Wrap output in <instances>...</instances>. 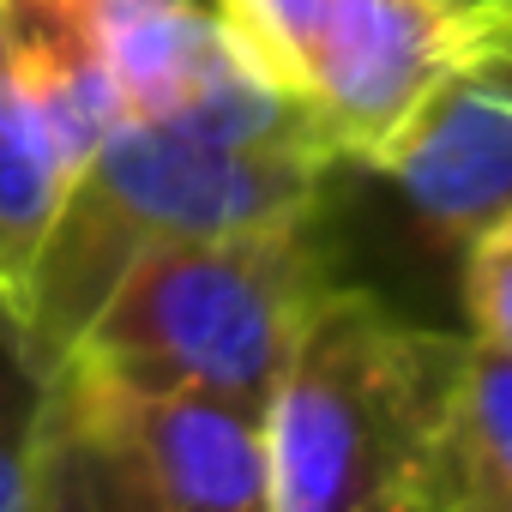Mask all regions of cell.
<instances>
[{
    "instance_id": "obj_1",
    "label": "cell",
    "mask_w": 512,
    "mask_h": 512,
    "mask_svg": "<svg viewBox=\"0 0 512 512\" xmlns=\"http://www.w3.org/2000/svg\"><path fill=\"white\" fill-rule=\"evenodd\" d=\"M470 338L326 290L266 398L272 512H434Z\"/></svg>"
},
{
    "instance_id": "obj_2",
    "label": "cell",
    "mask_w": 512,
    "mask_h": 512,
    "mask_svg": "<svg viewBox=\"0 0 512 512\" xmlns=\"http://www.w3.org/2000/svg\"><path fill=\"white\" fill-rule=\"evenodd\" d=\"M326 157L217 145L163 121H121L85 163L19 320V344L37 368H61L103 296L157 247L260 229L314 223Z\"/></svg>"
},
{
    "instance_id": "obj_3",
    "label": "cell",
    "mask_w": 512,
    "mask_h": 512,
    "mask_svg": "<svg viewBox=\"0 0 512 512\" xmlns=\"http://www.w3.org/2000/svg\"><path fill=\"white\" fill-rule=\"evenodd\" d=\"M326 290L332 278L308 223L175 241L145 253L103 296L67 356L127 386H199L266 404Z\"/></svg>"
},
{
    "instance_id": "obj_4",
    "label": "cell",
    "mask_w": 512,
    "mask_h": 512,
    "mask_svg": "<svg viewBox=\"0 0 512 512\" xmlns=\"http://www.w3.org/2000/svg\"><path fill=\"white\" fill-rule=\"evenodd\" d=\"M37 506L272 512L266 404L199 386H127L67 356L49 374Z\"/></svg>"
},
{
    "instance_id": "obj_5",
    "label": "cell",
    "mask_w": 512,
    "mask_h": 512,
    "mask_svg": "<svg viewBox=\"0 0 512 512\" xmlns=\"http://www.w3.org/2000/svg\"><path fill=\"white\" fill-rule=\"evenodd\" d=\"M464 55L470 25L446 0H332L302 97L344 157L374 163Z\"/></svg>"
},
{
    "instance_id": "obj_6",
    "label": "cell",
    "mask_w": 512,
    "mask_h": 512,
    "mask_svg": "<svg viewBox=\"0 0 512 512\" xmlns=\"http://www.w3.org/2000/svg\"><path fill=\"white\" fill-rule=\"evenodd\" d=\"M410 211L464 247L512 217V97L458 67L374 157Z\"/></svg>"
},
{
    "instance_id": "obj_7",
    "label": "cell",
    "mask_w": 512,
    "mask_h": 512,
    "mask_svg": "<svg viewBox=\"0 0 512 512\" xmlns=\"http://www.w3.org/2000/svg\"><path fill=\"white\" fill-rule=\"evenodd\" d=\"M85 175V157L73 151L67 127L55 121L43 85L31 79L7 7H0V308L13 332L25 320L43 247Z\"/></svg>"
},
{
    "instance_id": "obj_8",
    "label": "cell",
    "mask_w": 512,
    "mask_h": 512,
    "mask_svg": "<svg viewBox=\"0 0 512 512\" xmlns=\"http://www.w3.org/2000/svg\"><path fill=\"white\" fill-rule=\"evenodd\" d=\"M91 7L127 121L187 115L217 67L235 55L217 7H199V0H91Z\"/></svg>"
},
{
    "instance_id": "obj_9",
    "label": "cell",
    "mask_w": 512,
    "mask_h": 512,
    "mask_svg": "<svg viewBox=\"0 0 512 512\" xmlns=\"http://www.w3.org/2000/svg\"><path fill=\"white\" fill-rule=\"evenodd\" d=\"M434 512H512V350L470 338L452 398Z\"/></svg>"
},
{
    "instance_id": "obj_10",
    "label": "cell",
    "mask_w": 512,
    "mask_h": 512,
    "mask_svg": "<svg viewBox=\"0 0 512 512\" xmlns=\"http://www.w3.org/2000/svg\"><path fill=\"white\" fill-rule=\"evenodd\" d=\"M49 410V368H37L19 332L0 338V512H37V440Z\"/></svg>"
},
{
    "instance_id": "obj_11",
    "label": "cell",
    "mask_w": 512,
    "mask_h": 512,
    "mask_svg": "<svg viewBox=\"0 0 512 512\" xmlns=\"http://www.w3.org/2000/svg\"><path fill=\"white\" fill-rule=\"evenodd\" d=\"M464 308H470V338L512 350V217H500L470 241Z\"/></svg>"
},
{
    "instance_id": "obj_12",
    "label": "cell",
    "mask_w": 512,
    "mask_h": 512,
    "mask_svg": "<svg viewBox=\"0 0 512 512\" xmlns=\"http://www.w3.org/2000/svg\"><path fill=\"white\" fill-rule=\"evenodd\" d=\"M464 67L512 97V13L494 19V25H476V31H470V55H464Z\"/></svg>"
},
{
    "instance_id": "obj_13",
    "label": "cell",
    "mask_w": 512,
    "mask_h": 512,
    "mask_svg": "<svg viewBox=\"0 0 512 512\" xmlns=\"http://www.w3.org/2000/svg\"><path fill=\"white\" fill-rule=\"evenodd\" d=\"M446 7L476 31V25H494V19H506L512 13V0H446Z\"/></svg>"
},
{
    "instance_id": "obj_14",
    "label": "cell",
    "mask_w": 512,
    "mask_h": 512,
    "mask_svg": "<svg viewBox=\"0 0 512 512\" xmlns=\"http://www.w3.org/2000/svg\"><path fill=\"white\" fill-rule=\"evenodd\" d=\"M7 332H13V320H7V308H0V338H7Z\"/></svg>"
}]
</instances>
